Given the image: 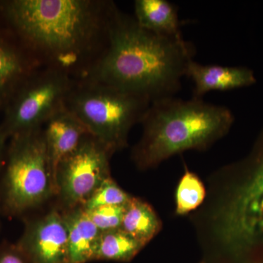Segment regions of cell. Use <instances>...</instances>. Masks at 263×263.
<instances>
[{
  "label": "cell",
  "instance_id": "12",
  "mask_svg": "<svg viewBox=\"0 0 263 263\" xmlns=\"http://www.w3.org/2000/svg\"><path fill=\"white\" fill-rule=\"evenodd\" d=\"M185 76L194 84L193 98L202 99L209 91H228L252 86L257 81L253 71L246 67L202 65L191 60Z\"/></svg>",
  "mask_w": 263,
  "mask_h": 263
},
{
  "label": "cell",
  "instance_id": "19",
  "mask_svg": "<svg viewBox=\"0 0 263 263\" xmlns=\"http://www.w3.org/2000/svg\"><path fill=\"white\" fill-rule=\"evenodd\" d=\"M125 205H105L85 210L100 232L119 229L122 224Z\"/></svg>",
  "mask_w": 263,
  "mask_h": 263
},
{
  "label": "cell",
  "instance_id": "11",
  "mask_svg": "<svg viewBox=\"0 0 263 263\" xmlns=\"http://www.w3.org/2000/svg\"><path fill=\"white\" fill-rule=\"evenodd\" d=\"M43 132L55 181L59 164L73 152L89 133L65 105L49 118L43 127Z\"/></svg>",
  "mask_w": 263,
  "mask_h": 263
},
{
  "label": "cell",
  "instance_id": "22",
  "mask_svg": "<svg viewBox=\"0 0 263 263\" xmlns=\"http://www.w3.org/2000/svg\"><path fill=\"white\" fill-rule=\"evenodd\" d=\"M0 214H1V212H0Z\"/></svg>",
  "mask_w": 263,
  "mask_h": 263
},
{
  "label": "cell",
  "instance_id": "21",
  "mask_svg": "<svg viewBox=\"0 0 263 263\" xmlns=\"http://www.w3.org/2000/svg\"><path fill=\"white\" fill-rule=\"evenodd\" d=\"M8 141H9V139L8 137L5 136L2 129H0V174H1L2 169L4 164Z\"/></svg>",
  "mask_w": 263,
  "mask_h": 263
},
{
  "label": "cell",
  "instance_id": "9",
  "mask_svg": "<svg viewBox=\"0 0 263 263\" xmlns=\"http://www.w3.org/2000/svg\"><path fill=\"white\" fill-rule=\"evenodd\" d=\"M17 247L29 263H67V232L57 209L27 219Z\"/></svg>",
  "mask_w": 263,
  "mask_h": 263
},
{
  "label": "cell",
  "instance_id": "17",
  "mask_svg": "<svg viewBox=\"0 0 263 263\" xmlns=\"http://www.w3.org/2000/svg\"><path fill=\"white\" fill-rule=\"evenodd\" d=\"M205 190L203 183L193 173L186 170L176 190V214L184 215L203 202Z\"/></svg>",
  "mask_w": 263,
  "mask_h": 263
},
{
  "label": "cell",
  "instance_id": "10",
  "mask_svg": "<svg viewBox=\"0 0 263 263\" xmlns=\"http://www.w3.org/2000/svg\"><path fill=\"white\" fill-rule=\"evenodd\" d=\"M42 66L0 18V112Z\"/></svg>",
  "mask_w": 263,
  "mask_h": 263
},
{
  "label": "cell",
  "instance_id": "14",
  "mask_svg": "<svg viewBox=\"0 0 263 263\" xmlns=\"http://www.w3.org/2000/svg\"><path fill=\"white\" fill-rule=\"evenodd\" d=\"M134 6V18L142 28L178 42L186 41L174 4L166 0H136Z\"/></svg>",
  "mask_w": 263,
  "mask_h": 263
},
{
  "label": "cell",
  "instance_id": "7",
  "mask_svg": "<svg viewBox=\"0 0 263 263\" xmlns=\"http://www.w3.org/2000/svg\"><path fill=\"white\" fill-rule=\"evenodd\" d=\"M76 81L62 71L41 67L24 83L7 105L0 129L10 139L43 128L65 105Z\"/></svg>",
  "mask_w": 263,
  "mask_h": 263
},
{
  "label": "cell",
  "instance_id": "5",
  "mask_svg": "<svg viewBox=\"0 0 263 263\" xmlns=\"http://www.w3.org/2000/svg\"><path fill=\"white\" fill-rule=\"evenodd\" d=\"M237 167L240 180L224 205L219 232L240 263H263V129Z\"/></svg>",
  "mask_w": 263,
  "mask_h": 263
},
{
  "label": "cell",
  "instance_id": "4",
  "mask_svg": "<svg viewBox=\"0 0 263 263\" xmlns=\"http://www.w3.org/2000/svg\"><path fill=\"white\" fill-rule=\"evenodd\" d=\"M56 197L43 128L9 139L0 174V212L21 216Z\"/></svg>",
  "mask_w": 263,
  "mask_h": 263
},
{
  "label": "cell",
  "instance_id": "18",
  "mask_svg": "<svg viewBox=\"0 0 263 263\" xmlns=\"http://www.w3.org/2000/svg\"><path fill=\"white\" fill-rule=\"evenodd\" d=\"M131 198L132 196L125 193L112 178H109L81 207L88 210L105 205H125Z\"/></svg>",
  "mask_w": 263,
  "mask_h": 263
},
{
  "label": "cell",
  "instance_id": "1",
  "mask_svg": "<svg viewBox=\"0 0 263 263\" xmlns=\"http://www.w3.org/2000/svg\"><path fill=\"white\" fill-rule=\"evenodd\" d=\"M109 0H0V18L42 67L81 79L105 51Z\"/></svg>",
  "mask_w": 263,
  "mask_h": 263
},
{
  "label": "cell",
  "instance_id": "8",
  "mask_svg": "<svg viewBox=\"0 0 263 263\" xmlns=\"http://www.w3.org/2000/svg\"><path fill=\"white\" fill-rule=\"evenodd\" d=\"M114 154L88 134L70 155L62 160L55 173L56 197L63 211L81 207L110 176Z\"/></svg>",
  "mask_w": 263,
  "mask_h": 263
},
{
  "label": "cell",
  "instance_id": "3",
  "mask_svg": "<svg viewBox=\"0 0 263 263\" xmlns=\"http://www.w3.org/2000/svg\"><path fill=\"white\" fill-rule=\"evenodd\" d=\"M233 122L229 108L202 99H159L142 119L143 136L132 157L138 167L147 169L184 151L205 149L226 135Z\"/></svg>",
  "mask_w": 263,
  "mask_h": 263
},
{
  "label": "cell",
  "instance_id": "2",
  "mask_svg": "<svg viewBox=\"0 0 263 263\" xmlns=\"http://www.w3.org/2000/svg\"><path fill=\"white\" fill-rule=\"evenodd\" d=\"M194 54L192 43L142 28L117 6L105 51L79 80L108 85L153 102L179 91Z\"/></svg>",
  "mask_w": 263,
  "mask_h": 263
},
{
  "label": "cell",
  "instance_id": "6",
  "mask_svg": "<svg viewBox=\"0 0 263 263\" xmlns=\"http://www.w3.org/2000/svg\"><path fill=\"white\" fill-rule=\"evenodd\" d=\"M151 103L148 98L113 86L76 80L65 106L114 154L127 146L129 132L141 122Z\"/></svg>",
  "mask_w": 263,
  "mask_h": 263
},
{
  "label": "cell",
  "instance_id": "16",
  "mask_svg": "<svg viewBox=\"0 0 263 263\" xmlns=\"http://www.w3.org/2000/svg\"><path fill=\"white\" fill-rule=\"evenodd\" d=\"M144 247V245L120 228L102 232L97 243L93 260L129 262Z\"/></svg>",
  "mask_w": 263,
  "mask_h": 263
},
{
  "label": "cell",
  "instance_id": "20",
  "mask_svg": "<svg viewBox=\"0 0 263 263\" xmlns=\"http://www.w3.org/2000/svg\"><path fill=\"white\" fill-rule=\"evenodd\" d=\"M0 263H29L16 245L5 243L0 247Z\"/></svg>",
  "mask_w": 263,
  "mask_h": 263
},
{
  "label": "cell",
  "instance_id": "15",
  "mask_svg": "<svg viewBox=\"0 0 263 263\" xmlns=\"http://www.w3.org/2000/svg\"><path fill=\"white\" fill-rule=\"evenodd\" d=\"M120 229L146 246L161 229V222L147 202L132 197L124 207Z\"/></svg>",
  "mask_w": 263,
  "mask_h": 263
},
{
  "label": "cell",
  "instance_id": "13",
  "mask_svg": "<svg viewBox=\"0 0 263 263\" xmlns=\"http://www.w3.org/2000/svg\"><path fill=\"white\" fill-rule=\"evenodd\" d=\"M62 212L67 232V263L93 261L101 232L86 215L82 207Z\"/></svg>",
  "mask_w": 263,
  "mask_h": 263
}]
</instances>
